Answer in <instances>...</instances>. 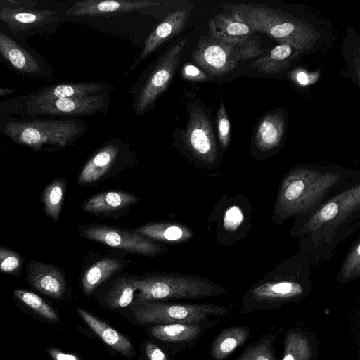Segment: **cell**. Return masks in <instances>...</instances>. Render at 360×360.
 I'll list each match as a JSON object with an SVG mask.
<instances>
[{
	"mask_svg": "<svg viewBox=\"0 0 360 360\" xmlns=\"http://www.w3.org/2000/svg\"><path fill=\"white\" fill-rule=\"evenodd\" d=\"M211 36L232 43H243L253 39L255 32L246 23L229 13H219L208 22Z\"/></svg>",
	"mask_w": 360,
	"mask_h": 360,
	"instance_id": "cell-18",
	"label": "cell"
},
{
	"mask_svg": "<svg viewBox=\"0 0 360 360\" xmlns=\"http://www.w3.org/2000/svg\"><path fill=\"white\" fill-rule=\"evenodd\" d=\"M299 53L297 50L290 45L279 44L268 53L254 60L251 66L262 73H277L288 66L292 58Z\"/></svg>",
	"mask_w": 360,
	"mask_h": 360,
	"instance_id": "cell-27",
	"label": "cell"
},
{
	"mask_svg": "<svg viewBox=\"0 0 360 360\" xmlns=\"http://www.w3.org/2000/svg\"><path fill=\"white\" fill-rule=\"evenodd\" d=\"M183 79L190 81H205L207 79V75L199 68L191 63H186L181 69Z\"/></svg>",
	"mask_w": 360,
	"mask_h": 360,
	"instance_id": "cell-36",
	"label": "cell"
},
{
	"mask_svg": "<svg viewBox=\"0 0 360 360\" xmlns=\"http://www.w3.org/2000/svg\"><path fill=\"white\" fill-rule=\"evenodd\" d=\"M283 360H294V358L291 354H288L285 355Z\"/></svg>",
	"mask_w": 360,
	"mask_h": 360,
	"instance_id": "cell-40",
	"label": "cell"
},
{
	"mask_svg": "<svg viewBox=\"0 0 360 360\" xmlns=\"http://www.w3.org/2000/svg\"><path fill=\"white\" fill-rule=\"evenodd\" d=\"M186 39L170 48L160 58L140 90L136 101L138 115L145 113L165 91L179 64Z\"/></svg>",
	"mask_w": 360,
	"mask_h": 360,
	"instance_id": "cell-8",
	"label": "cell"
},
{
	"mask_svg": "<svg viewBox=\"0 0 360 360\" xmlns=\"http://www.w3.org/2000/svg\"><path fill=\"white\" fill-rule=\"evenodd\" d=\"M135 278V275L128 274L117 278L110 288L98 299V304L108 310L118 312L129 307L134 300L137 291Z\"/></svg>",
	"mask_w": 360,
	"mask_h": 360,
	"instance_id": "cell-20",
	"label": "cell"
},
{
	"mask_svg": "<svg viewBox=\"0 0 360 360\" xmlns=\"http://www.w3.org/2000/svg\"><path fill=\"white\" fill-rule=\"evenodd\" d=\"M337 172L313 168H299L289 172L283 179L274 218L285 219L308 212L340 181Z\"/></svg>",
	"mask_w": 360,
	"mask_h": 360,
	"instance_id": "cell-2",
	"label": "cell"
},
{
	"mask_svg": "<svg viewBox=\"0 0 360 360\" xmlns=\"http://www.w3.org/2000/svg\"><path fill=\"white\" fill-rule=\"evenodd\" d=\"M360 273V240L352 246L341 266L340 277L342 280L356 278Z\"/></svg>",
	"mask_w": 360,
	"mask_h": 360,
	"instance_id": "cell-31",
	"label": "cell"
},
{
	"mask_svg": "<svg viewBox=\"0 0 360 360\" xmlns=\"http://www.w3.org/2000/svg\"><path fill=\"white\" fill-rule=\"evenodd\" d=\"M0 150H1V147H0Z\"/></svg>",
	"mask_w": 360,
	"mask_h": 360,
	"instance_id": "cell-42",
	"label": "cell"
},
{
	"mask_svg": "<svg viewBox=\"0 0 360 360\" xmlns=\"http://www.w3.org/2000/svg\"><path fill=\"white\" fill-rule=\"evenodd\" d=\"M359 207L360 184L358 183L336 195L320 207L304 223L300 233H312L339 224L359 211Z\"/></svg>",
	"mask_w": 360,
	"mask_h": 360,
	"instance_id": "cell-9",
	"label": "cell"
},
{
	"mask_svg": "<svg viewBox=\"0 0 360 360\" xmlns=\"http://www.w3.org/2000/svg\"><path fill=\"white\" fill-rule=\"evenodd\" d=\"M256 360H269L267 358L264 357V356H260L257 358Z\"/></svg>",
	"mask_w": 360,
	"mask_h": 360,
	"instance_id": "cell-41",
	"label": "cell"
},
{
	"mask_svg": "<svg viewBox=\"0 0 360 360\" xmlns=\"http://www.w3.org/2000/svg\"><path fill=\"white\" fill-rule=\"evenodd\" d=\"M75 309L82 320L111 351L128 359L136 356L134 346L129 337L94 313L79 307Z\"/></svg>",
	"mask_w": 360,
	"mask_h": 360,
	"instance_id": "cell-13",
	"label": "cell"
},
{
	"mask_svg": "<svg viewBox=\"0 0 360 360\" xmlns=\"http://www.w3.org/2000/svg\"><path fill=\"white\" fill-rule=\"evenodd\" d=\"M27 281L36 290L54 300H61L66 291L63 271L58 266L30 260L25 266Z\"/></svg>",
	"mask_w": 360,
	"mask_h": 360,
	"instance_id": "cell-11",
	"label": "cell"
},
{
	"mask_svg": "<svg viewBox=\"0 0 360 360\" xmlns=\"http://www.w3.org/2000/svg\"><path fill=\"white\" fill-rule=\"evenodd\" d=\"M264 52L254 38L243 43H232L211 36L199 40L191 60L210 75H221L231 71L240 62Z\"/></svg>",
	"mask_w": 360,
	"mask_h": 360,
	"instance_id": "cell-6",
	"label": "cell"
},
{
	"mask_svg": "<svg viewBox=\"0 0 360 360\" xmlns=\"http://www.w3.org/2000/svg\"><path fill=\"white\" fill-rule=\"evenodd\" d=\"M188 115L183 133L184 146L198 160L207 165L214 164L218 158V150L208 116L198 105L190 107Z\"/></svg>",
	"mask_w": 360,
	"mask_h": 360,
	"instance_id": "cell-10",
	"label": "cell"
},
{
	"mask_svg": "<svg viewBox=\"0 0 360 360\" xmlns=\"http://www.w3.org/2000/svg\"><path fill=\"white\" fill-rule=\"evenodd\" d=\"M134 283L136 300L166 301L200 299L215 294L217 285L211 281L180 273H159L139 278Z\"/></svg>",
	"mask_w": 360,
	"mask_h": 360,
	"instance_id": "cell-4",
	"label": "cell"
},
{
	"mask_svg": "<svg viewBox=\"0 0 360 360\" xmlns=\"http://www.w3.org/2000/svg\"><path fill=\"white\" fill-rule=\"evenodd\" d=\"M101 95L59 98L28 106L27 112L37 115H80L94 113L104 107Z\"/></svg>",
	"mask_w": 360,
	"mask_h": 360,
	"instance_id": "cell-12",
	"label": "cell"
},
{
	"mask_svg": "<svg viewBox=\"0 0 360 360\" xmlns=\"http://www.w3.org/2000/svg\"><path fill=\"white\" fill-rule=\"evenodd\" d=\"M129 230L152 240L168 243L184 242L193 236V232L190 229L174 222L148 223Z\"/></svg>",
	"mask_w": 360,
	"mask_h": 360,
	"instance_id": "cell-23",
	"label": "cell"
},
{
	"mask_svg": "<svg viewBox=\"0 0 360 360\" xmlns=\"http://www.w3.org/2000/svg\"><path fill=\"white\" fill-rule=\"evenodd\" d=\"M78 231L81 236L87 239L135 254L155 256L167 250V248L129 229L87 224L79 226Z\"/></svg>",
	"mask_w": 360,
	"mask_h": 360,
	"instance_id": "cell-7",
	"label": "cell"
},
{
	"mask_svg": "<svg viewBox=\"0 0 360 360\" xmlns=\"http://www.w3.org/2000/svg\"><path fill=\"white\" fill-rule=\"evenodd\" d=\"M244 221V214L242 209L238 205L229 207L223 217V226L226 231H236Z\"/></svg>",
	"mask_w": 360,
	"mask_h": 360,
	"instance_id": "cell-35",
	"label": "cell"
},
{
	"mask_svg": "<svg viewBox=\"0 0 360 360\" xmlns=\"http://www.w3.org/2000/svg\"><path fill=\"white\" fill-rule=\"evenodd\" d=\"M84 129L71 120L10 121L2 132L13 142L35 151H52L69 146Z\"/></svg>",
	"mask_w": 360,
	"mask_h": 360,
	"instance_id": "cell-3",
	"label": "cell"
},
{
	"mask_svg": "<svg viewBox=\"0 0 360 360\" xmlns=\"http://www.w3.org/2000/svg\"><path fill=\"white\" fill-rule=\"evenodd\" d=\"M58 19L55 10L0 8V21L7 24L13 33L41 27Z\"/></svg>",
	"mask_w": 360,
	"mask_h": 360,
	"instance_id": "cell-16",
	"label": "cell"
},
{
	"mask_svg": "<svg viewBox=\"0 0 360 360\" xmlns=\"http://www.w3.org/2000/svg\"><path fill=\"white\" fill-rule=\"evenodd\" d=\"M224 7L255 32L267 34L300 53L311 49L320 37L311 25L278 9L251 4H226Z\"/></svg>",
	"mask_w": 360,
	"mask_h": 360,
	"instance_id": "cell-1",
	"label": "cell"
},
{
	"mask_svg": "<svg viewBox=\"0 0 360 360\" xmlns=\"http://www.w3.org/2000/svg\"><path fill=\"white\" fill-rule=\"evenodd\" d=\"M67 183L63 178H55L43 190L41 201L43 212L56 224L59 218L66 191Z\"/></svg>",
	"mask_w": 360,
	"mask_h": 360,
	"instance_id": "cell-29",
	"label": "cell"
},
{
	"mask_svg": "<svg viewBox=\"0 0 360 360\" xmlns=\"http://www.w3.org/2000/svg\"><path fill=\"white\" fill-rule=\"evenodd\" d=\"M217 124L220 145L223 148H226L230 141L231 123L223 101H221L217 111Z\"/></svg>",
	"mask_w": 360,
	"mask_h": 360,
	"instance_id": "cell-34",
	"label": "cell"
},
{
	"mask_svg": "<svg viewBox=\"0 0 360 360\" xmlns=\"http://www.w3.org/2000/svg\"><path fill=\"white\" fill-rule=\"evenodd\" d=\"M101 88V85L96 82L60 84L46 87L30 97L28 106L59 98L92 95L98 91Z\"/></svg>",
	"mask_w": 360,
	"mask_h": 360,
	"instance_id": "cell-24",
	"label": "cell"
},
{
	"mask_svg": "<svg viewBox=\"0 0 360 360\" xmlns=\"http://www.w3.org/2000/svg\"><path fill=\"white\" fill-rule=\"evenodd\" d=\"M46 352L53 360H82L77 354L64 352L54 347H47Z\"/></svg>",
	"mask_w": 360,
	"mask_h": 360,
	"instance_id": "cell-37",
	"label": "cell"
},
{
	"mask_svg": "<svg viewBox=\"0 0 360 360\" xmlns=\"http://www.w3.org/2000/svg\"><path fill=\"white\" fill-rule=\"evenodd\" d=\"M200 322L176 323L148 326L146 330L153 339L168 345L184 348L199 338L202 332Z\"/></svg>",
	"mask_w": 360,
	"mask_h": 360,
	"instance_id": "cell-17",
	"label": "cell"
},
{
	"mask_svg": "<svg viewBox=\"0 0 360 360\" xmlns=\"http://www.w3.org/2000/svg\"><path fill=\"white\" fill-rule=\"evenodd\" d=\"M118 312L136 325L148 326L176 323H196L219 312V308L209 304L177 303L155 300H136ZM124 309V310H125Z\"/></svg>",
	"mask_w": 360,
	"mask_h": 360,
	"instance_id": "cell-5",
	"label": "cell"
},
{
	"mask_svg": "<svg viewBox=\"0 0 360 360\" xmlns=\"http://www.w3.org/2000/svg\"><path fill=\"white\" fill-rule=\"evenodd\" d=\"M139 199L134 195L124 191H105L97 193L88 198L82 205V209L94 214H108L123 210L134 203Z\"/></svg>",
	"mask_w": 360,
	"mask_h": 360,
	"instance_id": "cell-22",
	"label": "cell"
},
{
	"mask_svg": "<svg viewBox=\"0 0 360 360\" xmlns=\"http://www.w3.org/2000/svg\"><path fill=\"white\" fill-rule=\"evenodd\" d=\"M303 286L299 282L291 279L271 281L256 287L253 295L262 300L288 299L303 292Z\"/></svg>",
	"mask_w": 360,
	"mask_h": 360,
	"instance_id": "cell-28",
	"label": "cell"
},
{
	"mask_svg": "<svg viewBox=\"0 0 360 360\" xmlns=\"http://www.w3.org/2000/svg\"><path fill=\"white\" fill-rule=\"evenodd\" d=\"M0 54L20 72L38 74L41 71L37 60L2 32H0Z\"/></svg>",
	"mask_w": 360,
	"mask_h": 360,
	"instance_id": "cell-25",
	"label": "cell"
},
{
	"mask_svg": "<svg viewBox=\"0 0 360 360\" xmlns=\"http://www.w3.org/2000/svg\"><path fill=\"white\" fill-rule=\"evenodd\" d=\"M14 297L39 316L51 322H58L59 316L54 309L38 295L25 290L16 289Z\"/></svg>",
	"mask_w": 360,
	"mask_h": 360,
	"instance_id": "cell-30",
	"label": "cell"
},
{
	"mask_svg": "<svg viewBox=\"0 0 360 360\" xmlns=\"http://www.w3.org/2000/svg\"><path fill=\"white\" fill-rule=\"evenodd\" d=\"M14 92V89H8V88H0V97L12 94Z\"/></svg>",
	"mask_w": 360,
	"mask_h": 360,
	"instance_id": "cell-39",
	"label": "cell"
},
{
	"mask_svg": "<svg viewBox=\"0 0 360 360\" xmlns=\"http://www.w3.org/2000/svg\"><path fill=\"white\" fill-rule=\"evenodd\" d=\"M189 11L179 9L169 14L146 39L139 56L129 68L128 72L141 63L166 41L179 34L186 27L189 19Z\"/></svg>",
	"mask_w": 360,
	"mask_h": 360,
	"instance_id": "cell-15",
	"label": "cell"
},
{
	"mask_svg": "<svg viewBox=\"0 0 360 360\" xmlns=\"http://www.w3.org/2000/svg\"><path fill=\"white\" fill-rule=\"evenodd\" d=\"M119 153L117 145L110 143L98 150L81 170L77 184L88 185L101 179L115 163Z\"/></svg>",
	"mask_w": 360,
	"mask_h": 360,
	"instance_id": "cell-19",
	"label": "cell"
},
{
	"mask_svg": "<svg viewBox=\"0 0 360 360\" xmlns=\"http://www.w3.org/2000/svg\"><path fill=\"white\" fill-rule=\"evenodd\" d=\"M142 352L140 360H174L166 349L152 340H146L141 346Z\"/></svg>",
	"mask_w": 360,
	"mask_h": 360,
	"instance_id": "cell-33",
	"label": "cell"
},
{
	"mask_svg": "<svg viewBox=\"0 0 360 360\" xmlns=\"http://www.w3.org/2000/svg\"><path fill=\"white\" fill-rule=\"evenodd\" d=\"M123 266L119 259L105 258L89 266L81 278V287L86 296H90L103 283Z\"/></svg>",
	"mask_w": 360,
	"mask_h": 360,
	"instance_id": "cell-26",
	"label": "cell"
},
{
	"mask_svg": "<svg viewBox=\"0 0 360 360\" xmlns=\"http://www.w3.org/2000/svg\"><path fill=\"white\" fill-rule=\"evenodd\" d=\"M24 262L23 257L19 252L0 245V272L17 276Z\"/></svg>",
	"mask_w": 360,
	"mask_h": 360,
	"instance_id": "cell-32",
	"label": "cell"
},
{
	"mask_svg": "<svg viewBox=\"0 0 360 360\" xmlns=\"http://www.w3.org/2000/svg\"><path fill=\"white\" fill-rule=\"evenodd\" d=\"M173 1L138 0V1H98L84 0L75 2L65 13L70 16L99 15L126 12L151 6L172 4Z\"/></svg>",
	"mask_w": 360,
	"mask_h": 360,
	"instance_id": "cell-14",
	"label": "cell"
},
{
	"mask_svg": "<svg viewBox=\"0 0 360 360\" xmlns=\"http://www.w3.org/2000/svg\"><path fill=\"white\" fill-rule=\"evenodd\" d=\"M314 75H310L305 71L297 72L295 79L297 82L302 86H306L315 81Z\"/></svg>",
	"mask_w": 360,
	"mask_h": 360,
	"instance_id": "cell-38",
	"label": "cell"
},
{
	"mask_svg": "<svg viewBox=\"0 0 360 360\" xmlns=\"http://www.w3.org/2000/svg\"><path fill=\"white\" fill-rule=\"evenodd\" d=\"M285 120L281 112L266 115L259 122L255 146L259 151L268 152L279 146L284 134Z\"/></svg>",
	"mask_w": 360,
	"mask_h": 360,
	"instance_id": "cell-21",
	"label": "cell"
}]
</instances>
